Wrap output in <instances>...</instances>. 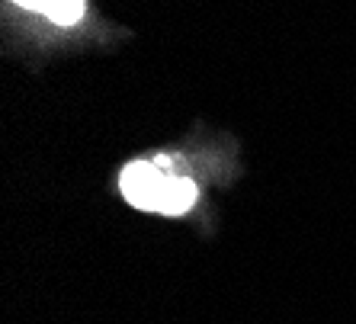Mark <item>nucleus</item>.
I'll use <instances>...</instances> for the list:
<instances>
[{
  "label": "nucleus",
  "instance_id": "nucleus-1",
  "mask_svg": "<svg viewBox=\"0 0 356 324\" xmlns=\"http://www.w3.org/2000/svg\"><path fill=\"white\" fill-rule=\"evenodd\" d=\"M180 161L170 158H141L122 167L119 193L129 206L158 216H183L199 200V186L193 177L180 170Z\"/></svg>",
  "mask_w": 356,
  "mask_h": 324
},
{
  "label": "nucleus",
  "instance_id": "nucleus-2",
  "mask_svg": "<svg viewBox=\"0 0 356 324\" xmlns=\"http://www.w3.org/2000/svg\"><path fill=\"white\" fill-rule=\"evenodd\" d=\"M13 3L35 10V13H45L58 26H74L83 17V0H13Z\"/></svg>",
  "mask_w": 356,
  "mask_h": 324
}]
</instances>
